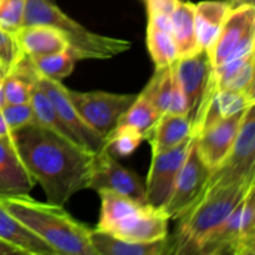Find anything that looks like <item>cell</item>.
I'll list each match as a JSON object with an SVG mask.
<instances>
[{
	"label": "cell",
	"instance_id": "obj_8",
	"mask_svg": "<svg viewBox=\"0 0 255 255\" xmlns=\"http://www.w3.org/2000/svg\"><path fill=\"white\" fill-rule=\"evenodd\" d=\"M255 6L243 5L229 10L216 41L208 50L213 67L254 52Z\"/></svg>",
	"mask_w": 255,
	"mask_h": 255
},
{
	"label": "cell",
	"instance_id": "obj_23",
	"mask_svg": "<svg viewBox=\"0 0 255 255\" xmlns=\"http://www.w3.org/2000/svg\"><path fill=\"white\" fill-rule=\"evenodd\" d=\"M172 37L176 44L178 57L189 56L199 51L194 29V4L178 0L171 14Z\"/></svg>",
	"mask_w": 255,
	"mask_h": 255
},
{
	"label": "cell",
	"instance_id": "obj_24",
	"mask_svg": "<svg viewBox=\"0 0 255 255\" xmlns=\"http://www.w3.org/2000/svg\"><path fill=\"white\" fill-rule=\"evenodd\" d=\"M253 104H255V99L248 96L246 92L233 91V90H217L207 107L206 115L202 121L201 131L224 117L244 111L247 107Z\"/></svg>",
	"mask_w": 255,
	"mask_h": 255
},
{
	"label": "cell",
	"instance_id": "obj_22",
	"mask_svg": "<svg viewBox=\"0 0 255 255\" xmlns=\"http://www.w3.org/2000/svg\"><path fill=\"white\" fill-rule=\"evenodd\" d=\"M243 201L232 211V213L218 228L214 229L207 237L197 255H236Z\"/></svg>",
	"mask_w": 255,
	"mask_h": 255
},
{
	"label": "cell",
	"instance_id": "obj_34",
	"mask_svg": "<svg viewBox=\"0 0 255 255\" xmlns=\"http://www.w3.org/2000/svg\"><path fill=\"white\" fill-rule=\"evenodd\" d=\"M25 0H1L0 1V27L15 32L22 26Z\"/></svg>",
	"mask_w": 255,
	"mask_h": 255
},
{
	"label": "cell",
	"instance_id": "obj_42",
	"mask_svg": "<svg viewBox=\"0 0 255 255\" xmlns=\"http://www.w3.org/2000/svg\"><path fill=\"white\" fill-rule=\"evenodd\" d=\"M2 77L4 76H0V110L5 106L4 92H2Z\"/></svg>",
	"mask_w": 255,
	"mask_h": 255
},
{
	"label": "cell",
	"instance_id": "obj_25",
	"mask_svg": "<svg viewBox=\"0 0 255 255\" xmlns=\"http://www.w3.org/2000/svg\"><path fill=\"white\" fill-rule=\"evenodd\" d=\"M30 104H31L32 109H34L35 116H36L37 122L42 126L47 127L51 131L56 132L60 136H64L66 138L71 139L72 142L77 143L80 146L79 141L76 139L75 134L72 133L71 129L69 128L65 121L62 120V117L60 116L59 112L56 111V109L54 107V105L51 104V101L49 100V97L46 96L44 91L41 90V87L36 84L34 85L31 91V99H30ZM84 148V147H82Z\"/></svg>",
	"mask_w": 255,
	"mask_h": 255
},
{
	"label": "cell",
	"instance_id": "obj_41",
	"mask_svg": "<svg viewBox=\"0 0 255 255\" xmlns=\"http://www.w3.org/2000/svg\"><path fill=\"white\" fill-rule=\"evenodd\" d=\"M243 5H252V6H255V0H236V1H234L233 9L243 6Z\"/></svg>",
	"mask_w": 255,
	"mask_h": 255
},
{
	"label": "cell",
	"instance_id": "obj_3",
	"mask_svg": "<svg viewBox=\"0 0 255 255\" xmlns=\"http://www.w3.org/2000/svg\"><path fill=\"white\" fill-rule=\"evenodd\" d=\"M255 177L208 192L178 221L173 236L168 237V255H197L207 237L218 228L246 197Z\"/></svg>",
	"mask_w": 255,
	"mask_h": 255
},
{
	"label": "cell",
	"instance_id": "obj_19",
	"mask_svg": "<svg viewBox=\"0 0 255 255\" xmlns=\"http://www.w3.org/2000/svg\"><path fill=\"white\" fill-rule=\"evenodd\" d=\"M192 136V125L186 115H161L144 139L149 142L152 154L161 153L173 148Z\"/></svg>",
	"mask_w": 255,
	"mask_h": 255
},
{
	"label": "cell",
	"instance_id": "obj_21",
	"mask_svg": "<svg viewBox=\"0 0 255 255\" xmlns=\"http://www.w3.org/2000/svg\"><path fill=\"white\" fill-rule=\"evenodd\" d=\"M255 51L241 59L231 60L214 67V77L218 90H233L246 92L255 99L254 69Z\"/></svg>",
	"mask_w": 255,
	"mask_h": 255
},
{
	"label": "cell",
	"instance_id": "obj_18",
	"mask_svg": "<svg viewBox=\"0 0 255 255\" xmlns=\"http://www.w3.org/2000/svg\"><path fill=\"white\" fill-rule=\"evenodd\" d=\"M0 239L15 247L22 254L59 255L52 247L39 236L22 226L0 203Z\"/></svg>",
	"mask_w": 255,
	"mask_h": 255
},
{
	"label": "cell",
	"instance_id": "obj_16",
	"mask_svg": "<svg viewBox=\"0 0 255 255\" xmlns=\"http://www.w3.org/2000/svg\"><path fill=\"white\" fill-rule=\"evenodd\" d=\"M90 242L96 255H168V236L153 242H128L102 229H91Z\"/></svg>",
	"mask_w": 255,
	"mask_h": 255
},
{
	"label": "cell",
	"instance_id": "obj_44",
	"mask_svg": "<svg viewBox=\"0 0 255 255\" xmlns=\"http://www.w3.org/2000/svg\"><path fill=\"white\" fill-rule=\"evenodd\" d=\"M0 76H4V72L1 71V69H0Z\"/></svg>",
	"mask_w": 255,
	"mask_h": 255
},
{
	"label": "cell",
	"instance_id": "obj_40",
	"mask_svg": "<svg viewBox=\"0 0 255 255\" xmlns=\"http://www.w3.org/2000/svg\"><path fill=\"white\" fill-rule=\"evenodd\" d=\"M11 129L7 126L6 121H5L4 116H2V112L0 110V137H9L11 136Z\"/></svg>",
	"mask_w": 255,
	"mask_h": 255
},
{
	"label": "cell",
	"instance_id": "obj_35",
	"mask_svg": "<svg viewBox=\"0 0 255 255\" xmlns=\"http://www.w3.org/2000/svg\"><path fill=\"white\" fill-rule=\"evenodd\" d=\"M21 55L22 51L17 45L14 32L0 27V69L4 72V76L14 67Z\"/></svg>",
	"mask_w": 255,
	"mask_h": 255
},
{
	"label": "cell",
	"instance_id": "obj_9",
	"mask_svg": "<svg viewBox=\"0 0 255 255\" xmlns=\"http://www.w3.org/2000/svg\"><path fill=\"white\" fill-rule=\"evenodd\" d=\"M208 168L199 154L196 137L193 136L188 154L177 176L172 193L162 208L168 219H179L197 201L211 176Z\"/></svg>",
	"mask_w": 255,
	"mask_h": 255
},
{
	"label": "cell",
	"instance_id": "obj_33",
	"mask_svg": "<svg viewBox=\"0 0 255 255\" xmlns=\"http://www.w3.org/2000/svg\"><path fill=\"white\" fill-rule=\"evenodd\" d=\"M2 116L6 121L7 126L11 131L19 129L21 127L29 126V125L39 124L35 116L34 109L31 104H16V105H5L1 109Z\"/></svg>",
	"mask_w": 255,
	"mask_h": 255
},
{
	"label": "cell",
	"instance_id": "obj_45",
	"mask_svg": "<svg viewBox=\"0 0 255 255\" xmlns=\"http://www.w3.org/2000/svg\"><path fill=\"white\" fill-rule=\"evenodd\" d=\"M0 1H1V0H0Z\"/></svg>",
	"mask_w": 255,
	"mask_h": 255
},
{
	"label": "cell",
	"instance_id": "obj_30",
	"mask_svg": "<svg viewBox=\"0 0 255 255\" xmlns=\"http://www.w3.org/2000/svg\"><path fill=\"white\" fill-rule=\"evenodd\" d=\"M36 71L47 79L62 81L71 75L75 67V57L69 50L55 52V54L42 55V56L30 57Z\"/></svg>",
	"mask_w": 255,
	"mask_h": 255
},
{
	"label": "cell",
	"instance_id": "obj_38",
	"mask_svg": "<svg viewBox=\"0 0 255 255\" xmlns=\"http://www.w3.org/2000/svg\"><path fill=\"white\" fill-rule=\"evenodd\" d=\"M148 26L172 34V19L168 14H148Z\"/></svg>",
	"mask_w": 255,
	"mask_h": 255
},
{
	"label": "cell",
	"instance_id": "obj_26",
	"mask_svg": "<svg viewBox=\"0 0 255 255\" xmlns=\"http://www.w3.org/2000/svg\"><path fill=\"white\" fill-rule=\"evenodd\" d=\"M97 193L101 199V212H100L99 224L96 228L102 229V231H109L120 219L142 206L134 202L133 199L110 191V189H100Z\"/></svg>",
	"mask_w": 255,
	"mask_h": 255
},
{
	"label": "cell",
	"instance_id": "obj_27",
	"mask_svg": "<svg viewBox=\"0 0 255 255\" xmlns=\"http://www.w3.org/2000/svg\"><path fill=\"white\" fill-rule=\"evenodd\" d=\"M159 116L161 114L152 106L151 102L138 94L136 101L122 115L117 127H128V128L134 129L141 133L144 139L147 133L158 121Z\"/></svg>",
	"mask_w": 255,
	"mask_h": 255
},
{
	"label": "cell",
	"instance_id": "obj_39",
	"mask_svg": "<svg viewBox=\"0 0 255 255\" xmlns=\"http://www.w3.org/2000/svg\"><path fill=\"white\" fill-rule=\"evenodd\" d=\"M10 254H22L21 251H19L15 247L10 246L6 242L0 239V255H10Z\"/></svg>",
	"mask_w": 255,
	"mask_h": 255
},
{
	"label": "cell",
	"instance_id": "obj_1",
	"mask_svg": "<svg viewBox=\"0 0 255 255\" xmlns=\"http://www.w3.org/2000/svg\"><path fill=\"white\" fill-rule=\"evenodd\" d=\"M22 163L39 183L47 203L64 206L75 193L89 189L96 154L42 125L11 132Z\"/></svg>",
	"mask_w": 255,
	"mask_h": 255
},
{
	"label": "cell",
	"instance_id": "obj_37",
	"mask_svg": "<svg viewBox=\"0 0 255 255\" xmlns=\"http://www.w3.org/2000/svg\"><path fill=\"white\" fill-rule=\"evenodd\" d=\"M148 14H168L176 7L178 0H144Z\"/></svg>",
	"mask_w": 255,
	"mask_h": 255
},
{
	"label": "cell",
	"instance_id": "obj_32",
	"mask_svg": "<svg viewBox=\"0 0 255 255\" xmlns=\"http://www.w3.org/2000/svg\"><path fill=\"white\" fill-rule=\"evenodd\" d=\"M142 141L143 136L128 127H116L106 139L110 153L119 157H126L133 153Z\"/></svg>",
	"mask_w": 255,
	"mask_h": 255
},
{
	"label": "cell",
	"instance_id": "obj_13",
	"mask_svg": "<svg viewBox=\"0 0 255 255\" xmlns=\"http://www.w3.org/2000/svg\"><path fill=\"white\" fill-rule=\"evenodd\" d=\"M168 221L161 209L142 204L115 223L107 232L128 242H153L167 237Z\"/></svg>",
	"mask_w": 255,
	"mask_h": 255
},
{
	"label": "cell",
	"instance_id": "obj_29",
	"mask_svg": "<svg viewBox=\"0 0 255 255\" xmlns=\"http://www.w3.org/2000/svg\"><path fill=\"white\" fill-rule=\"evenodd\" d=\"M236 255H255V183L244 197Z\"/></svg>",
	"mask_w": 255,
	"mask_h": 255
},
{
	"label": "cell",
	"instance_id": "obj_10",
	"mask_svg": "<svg viewBox=\"0 0 255 255\" xmlns=\"http://www.w3.org/2000/svg\"><path fill=\"white\" fill-rule=\"evenodd\" d=\"M192 138L193 136L188 137L168 151L152 154L151 167L144 183L146 203L148 206L162 211L167 203L177 176L187 158Z\"/></svg>",
	"mask_w": 255,
	"mask_h": 255
},
{
	"label": "cell",
	"instance_id": "obj_43",
	"mask_svg": "<svg viewBox=\"0 0 255 255\" xmlns=\"http://www.w3.org/2000/svg\"><path fill=\"white\" fill-rule=\"evenodd\" d=\"M234 1H236V0H227V2H228L229 6H231V9H233V6H234Z\"/></svg>",
	"mask_w": 255,
	"mask_h": 255
},
{
	"label": "cell",
	"instance_id": "obj_28",
	"mask_svg": "<svg viewBox=\"0 0 255 255\" xmlns=\"http://www.w3.org/2000/svg\"><path fill=\"white\" fill-rule=\"evenodd\" d=\"M173 87V65L156 69V72L139 95L148 100L161 115L166 114Z\"/></svg>",
	"mask_w": 255,
	"mask_h": 255
},
{
	"label": "cell",
	"instance_id": "obj_5",
	"mask_svg": "<svg viewBox=\"0 0 255 255\" xmlns=\"http://www.w3.org/2000/svg\"><path fill=\"white\" fill-rule=\"evenodd\" d=\"M173 72L186 99L192 136H197L212 96L218 90L209 52L201 49L189 56L178 57L173 64Z\"/></svg>",
	"mask_w": 255,
	"mask_h": 255
},
{
	"label": "cell",
	"instance_id": "obj_4",
	"mask_svg": "<svg viewBox=\"0 0 255 255\" xmlns=\"http://www.w3.org/2000/svg\"><path fill=\"white\" fill-rule=\"evenodd\" d=\"M47 25L67 41L69 51L75 60H107L131 49L128 40L105 36L86 29L65 14L55 0H25L22 26Z\"/></svg>",
	"mask_w": 255,
	"mask_h": 255
},
{
	"label": "cell",
	"instance_id": "obj_7",
	"mask_svg": "<svg viewBox=\"0 0 255 255\" xmlns=\"http://www.w3.org/2000/svg\"><path fill=\"white\" fill-rule=\"evenodd\" d=\"M67 96L80 116L107 139L117 127L122 115L132 106L137 95L111 94L105 91L81 92L66 87Z\"/></svg>",
	"mask_w": 255,
	"mask_h": 255
},
{
	"label": "cell",
	"instance_id": "obj_36",
	"mask_svg": "<svg viewBox=\"0 0 255 255\" xmlns=\"http://www.w3.org/2000/svg\"><path fill=\"white\" fill-rule=\"evenodd\" d=\"M168 114L174 115H186L187 116V104L186 99H184L183 91H182L181 86H179L178 81H177L176 76L173 72V87H172V95H171V101H169Z\"/></svg>",
	"mask_w": 255,
	"mask_h": 255
},
{
	"label": "cell",
	"instance_id": "obj_2",
	"mask_svg": "<svg viewBox=\"0 0 255 255\" xmlns=\"http://www.w3.org/2000/svg\"><path fill=\"white\" fill-rule=\"evenodd\" d=\"M0 203L59 255H96L90 242L91 228L70 216L62 206L41 203L29 194L1 197Z\"/></svg>",
	"mask_w": 255,
	"mask_h": 255
},
{
	"label": "cell",
	"instance_id": "obj_20",
	"mask_svg": "<svg viewBox=\"0 0 255 255\" xmlns=\"http://www.w3.org/2000/svg\"><path fill=\"white\" fill-rule=\"evenodd\" d=\"M229 10L227 0H207L194 4V29L201 49L207 51L211 49Z\"/></svg>",
	"mask_w": 255,
	"mask_h": 255
},
{
	"label": "cell",
	"instance_id": "obj_11",
	"mask_svg": "<svg viewBox=\"0 0 255 255\" xmlns=\"http://www.w3.org/2000/svg\"><path fill=\"white\" fill-rule=\"evenodd\" d=\"M37 85L41 87L42 91L46 94L51 104L59 112L60 116L69 126L72 133L75 134L79 141L80 146L84 147L87 151L95 154L101 153L102 151L107 149V142L104 137L100 136L77 112L74 105L70 101L67 96L66 87L61 84V81L47 79L37 72Z\"/></svg>",
	"mask_w": 255,
	"mask_h": 255
},
{
	"label": "cell",
	"instance_id": "obj_31",
	"mask_svg": "<svg viewBox=\"0 0 255 255\" xmlns=\"http://www.w3.org/2000/svg\"><path fill=\"white\" fill-rule=\"evenodd\" d=\"M147 47L156 69L172 66L178 59V52L172 35L149 26H147Z\"/></svg>",
	"mask_w": 255,
	"mask_h": 255
},
{
	"label": "cell",
	"instance_id": "obj_15",
	"mask_svg": "<svg viewBox=\"0 0 255 255\" xmlns=\"http://www.w3.org/2000/svg\"><path fill=\"white\" fill-rule=\"evenodd\" d=\"M35 181L17 153L11 136L0 137V198L29 194Z\"/></svg>",
	"mask_w": 255,
	"mask_h": 255
},
{
	"label": "cell",
	"instance_id": "obj_6",
	"mask_svg": "<svg viewBox=\"0 0 255 255\" xmlns=\"http://www.w3.org/2000/svg\"><path fill=\"white\" fill-rule=\"evenodd\" d=\"M253 177H255V104L246 110L231 151L211 172L197 201L213 189L231 186Z\"/></svg>",
	"mask_w": 255,
	"mask_h": 255
},
{
	"label": "cell",
	"instance_id": "obj_12",
	"mask_svg": "<svg viewBox=\"0 0 255 255\" xmlns=\"http://www.w3.org/2000/svg\"><path fill=\"white\" fill-rule=\"evenodd\" d=\"M89 189L96 192L110 189L133 199L137 203L147 204L144 182L138 174L122 166L109 149L96 154L95 171Z\"/></svg>",
	"mask_w": 255,
	"mask_h": 255
},
{
	"label": "cell",
	"instance_id": "obj_17",
	"mask_svg": "<svg viewBox=\"0 0 255 255\" xmlns=\"http://www.w3.org/2000/svg\"><path fill=\"white\" fill-rule=\"evenodd\" d=\"M14 35L22 54L29 57L69 50V45L61 32L47 25H26L15 31Z\"/></svg>",
	"mask_w": 255,
	"mask_h": 255
},
{
	"label": "cell",
	"instance_id": "obj_14",
	"mask_svg": "<svg viewBox=\"0 0 255 255\" xmlns=\"http://www.w3.org/2000/svg\"><path fill=\"white\" fill-rule=\"evenodd\" d=\"M246 110L219 120L194 136L199 154L211 171H213L231 151Z\"/></svg>",
	"mask_w": 255,
	"mask_h": 255
}]
</instances>
